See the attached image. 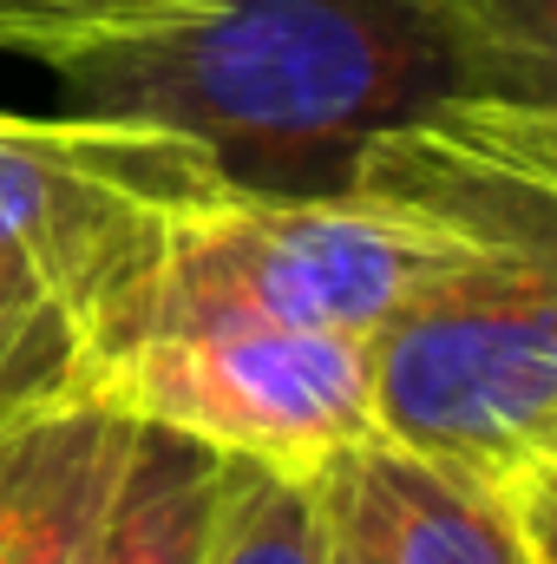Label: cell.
Wrapping results in <instances>:
<instances>
[{"instance_id":"cell-10","label":"cell","mask_w":557,"mask_h":564,"mask_svg":"<svg viewBox=\"0 0 557 564\" xmlns=\"http://www.w3.org/2000/svg\"><path fill=\"white\" fill-rule=\"evenodd\" d=\"M426 13L459 93L557 106V0H426Z\"/></svg>"},{"instance_id":"cell-9","label":"cell","mask_w":557,"mask_h":564,"mask_svg":"<svg viewBox=\"0 0 557 564\" xmlns=\"http://www.w3.org/2000/svg\"><path fill=\"white\" fill-rule=\"evenodd\" d=\"M223 459L184 433L132 421V453L112 492L99 564H210Z\"/></svg>"},{"instance_id":"cell-11","label":"cell","mask_w":557,"mask_h":564,"mask_svg":"<svg viewBox=\"0 0 557 564\" xmlns=\"http://www.w3.org/2000/svg\"><path fill=\"white\" fill-rule=\"evenodd\" d=\"M321 539L328 525H321L315 479L223 459L210 564H321Z\"/></svg>"},{"instance_id":"cell-13","label":"cell","mask_w":557,"mask_h":564,"mask_svg":"<svg viewBox=\"0 0 557 564\" xmlns=\"http://www.w3.org/2000/svg\"><path fill=\"white\" fill-rule=\"evenodd\" d=\"M321 525H328V539H321V564H368L361 552H354V539H348L328 512H321Z\"/></svg>"},{"instance_id":"cell-1","label":"cell","mask_w":557,"mask_h":564,"mask_svg":"<svg viewBox=\"0 0 557 564\" xmlns=\"http://www.w3.org/2000/svg\"><path fill=\"white\" fill-rule=\"evenodd\" d=\"M40 66L66 112L184 132L243 191H335L381 126L459 93L426 0H190Z\"/></svg>"},{"instance_id":"cell-12","label":"cell","mask_w":557,"mask_h":564,"mask_svg":"<svg viewBox=\"0 0 557 564\" xmlns=\"http://www.w3.org/2000/svg\"><path fill=\"white\" fill-rule=\"evenodd\" d=\"M164 7H190V0H0V53H20V59H46L86 33H106V26H125L144 13H164Z\"/></svg>"},{"instance_id":"cell-3","label":"cell","mask_w":557,"mask_h":564,"mask_svg":"<svg viewBox=\"0 0 557 564\" xmlns=\"http://www.w3.org/2000/svg\"><path fill=\"white\" fill-rule=\"evenodd\" d=\"M374 440L557 519V257H492L433 282L368 335Z\"/></svg>"},{"instance_id":"cell-4","label":"cell","mask_w":557,"mask_h":564,"mask_svg":"<svg viewBox=\"0 0 557 564\" xmlns=\"http://www.w3.org/2000/svg\"><path fill=\"white\" fill-rule=\"evenodd\" d=\"M492 263L368 191H243L230 184L164 257L119 341L177 322H282L374 335L433 282ZM112 341V348H119ZM106 348V355H112ZM99 355V361H106Z\"/></svg>"},{"instance_id":"cell-8","label":"cell","mask_w":557,"mask_h":564,"mask_svg":"<svg viewBox=\"0 0 557 564\" xmlns=\"http://www.w3.org/2000/svg\"><path fill=\"white\" fill-rule=\"evenodd\" d=\"M132 421L59 401L0 421V564H99Z\"/></svg>"},{"instance_id":"cell-6","label":"cell","mask_w":557,"mask_h":564,"mask_svg":"<svg viewBox=\"0 0 557 564\" xmlns=\"http://www.w3.org/2000/svg\"><path fill=\"white\" fill-rule=\"evenodd\" d=\"M341 184L479 257H557V106L452 93L381 126Z\"/></svg>"},{"instance_id":"cell-7","label":"cell","mask_w":557,"mask_h":564,"mask_svg":"<svg viewBox=\"0 0 557 564\" xmlns=\"http://www.w3.org/2000/svg\"><path fill=\"white\" fill-rule=\"evenodd\" d=\"M321 512L368 564H551V532L387 440H361L321 479Z\"/></svg>"},{"instance_id":"cell-5","label":"cell","mask_w":557,"mask_h":564,"mask_svg":"<svg viewBox=\"0 0 557 564\" xmlns=\"http://www.w3.org/2000/svg\"><path fill=\"white\" fill-rule=\"evenodd\" d=\"M79 401L288 479H321L341 453L374 440L368 335L282 322L144 328L86 375Z\"/></svg>"},{"instance_id":"cell-2","label":"cell","mask_w":557,"mask_h":564,"mask_svg":"<svg viewBox=\"0 0 557 564\" xmlns=\"http://www.w3.org/2000/svg\"><path fill=\"white\" fill-rule=\"evenodd\" d=\"M230 184L164 126L0 112V421L86 394L177 237Z\"/></svg>"}]
</instances>
